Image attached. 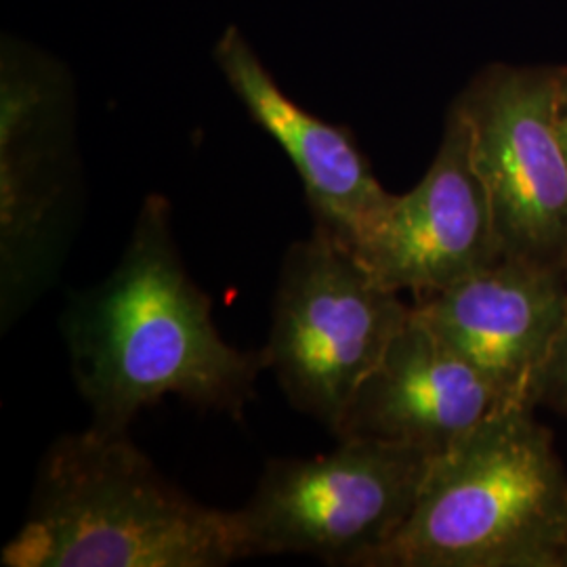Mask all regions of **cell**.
<instances>
[{"label":"cell","mask_w":567,"mask_h":567,"mask_svg":"<svg viewBox=\"0 0 567 567\" xmlns=\"http://www.w3.org/2000/svg\"><path fill=\"white\" fill-rule=\"evenodd\" d=\"M61 332L91 426L107 433H128L166 398L243 421L267 372L264 349L243 351L217 330L161 194L145 198L112 274L70 299Z\"/></svg>","instance_id":"obj_1"},{"label":"cell","mask_w":567,"mask_h":567,"mask_svg":"<svg viewBox=\"0 0 567 567\" xmlns=\"http://www.w3.org/2000/svg\"><path fill=\"white\" fill-rule=\"evenodd\" d=\"M503 259L567 269V163L555 68L496 63L454 100Z\"/></svg>","instance_id":"obj_7"},{"label":"cell","mask_w":567,"mask_h":567,"mask_svg":"<svg viewBox=\"0 0 567 567\" xmlns=\"http://www.w3.org/2000/svg\"><path fill=\"white\" fill-rule=\"evenodd\" d=\"M559 567H567V540L564 548H561V555H559Z\"/></svg>","instance_id":"obj_14"},{"label":"cell","mask_w":567,"mask_h":567,"mask_svg":"<svg viewBox=\"0 0 567 567\" xmlns=\"http://www.w3.org/2000/svg\"><path fill=\"white\" fill-rule=\"evenodd\" d=\"M412 313L465 358L503 404L534 405L538 377L566 322L567 269L501 259L416 299Z\"/></svg>","instance_id":"obj_9"},{"label":"cell","mask_w":567,"mask_h":567,"mask_svg":"<svg viewBox=\"0 0 567 567\" xmlns=\"http://www.w3.org/2000/svg\"><path fill=\"white\" fill-rule=\"evenodd\" d=\"M353 255L386 290L412 292L414 301L503 259L484 185L471 163L465 124L452 107L425 177L393 198Z\"/></svg>","instance_id":"obj_8"},{"label":"cell","mask_w":567,"mask_h":567,"mask_svg":"<svg viewBox=\"0 0 567 567\" xmlns=\"http://www.w3.org/2000/svg\"><path fill=\"white\" fill-rule=\"evenodd\" d=\"M555 126L567 163V65L555 68Z\"/></svg>","instance_id":"obj_13"},{"label":"cell","mask_w":567,"mask_h":567,"mask_svg":"<svg viewBox=\"0 0 567 567\" xmlns=\"http://www.w3.org/2000/svg\"><path fill=\"white\" fill-rule=\"evenodd\" d=\"M234 511L173 484L128 433L89 426L47 447L4 567H224L243 561Z\"/></svg>","instance_id":"obj_2"},{"label":"cell","mask_w":567,"mask_h":567,"mask_svg":"<svg viewBox=\"0 0 567 567\" xmlns=\"http://www.w3.org/2000/svg\"><path fill=\"white\" fill-rule=\"evenodd\" d=\"M540 404L567 416V316L534 389V405Z\"/></svg>","instance_id":"obj_12"},{"label":"cell","mask_w":567,"mask_h":567,"mask_svg":"<svg viewBox=\"0 0 567 567\" xmlns=\"http://www.w3.org/2000/svg\"><path fill=\"white\" fill-rule=\"evenodd\" d=\"M410 313L412 305L377 282L347 246L313 227L284 252L267 372L295 410L334 435Z\"/></svg>","instance_id":"obj_4"},{"label":"cell","mask_w":567,"mask_h":567,"mask_svg":"<svg viewBox=\"0 0 567 567\" xmlns=\"http://www.w3.org/2000/svg\"><path fill=\"white\" fill-rule=\"evenodd\" d=\"M431 458L358 437L322 456L269 458L248 503L234 511L244 559L307 555L364 567L410 517Z\"/></svg>","instance_id":"obj_5"},{"label":"cell","mask_w":567,"mask_h":567,"mask_svg":"<svg viewBox=\"0 0 567 567\" xmlns=\"http://www.w3.org/2000/svg\"><path fill=\"white\" fill-rule=\"evenodd\" d=\"M74 103L60 68L4 51L0 86V324L55 280L76 217Z\"/></svg>","instance_id":"obj_6"},{"label":"cell","mask_w":567,"mask_h":567,"mask_svg":"<svg viewBox=\"0 0 567 567\" xmlns=\"http://www.w3.org/2000/svg\"><path fill=\"white\" fill-rule=\"evenodd\" d=\"M501 405L494 386L410 313L355 391L334 437L374 440L437 456Z\"/></svg>","instance_id":"obj_11"},{"label":"cell","mask_w":567,"mask_h":567,"mask_svg":"<svg viewBox=\"0 0 567 567\" xmlns=\"http://www.w3.org/2000/svg\"><path fill=\"white\" fill-rule=\"evenodd\" d=\"M567 471L534 405L505 404L431 458L416 505L364 567H559Z\"/></svg>","instance_id":"obj_3"},{"label":"cell","mask_w":567,"mask_h":567,"mask_svg":"<svg viewBox=\"0 0 567 567\" xmlns=\"http://www.w3.org/2000/svg\"><path fill=\"white\" fill-rule=\"evenodd\" d=\"M213 58L250 118L295 166L313 227L353 252L385 217L395 194L374 177L351 131L290 100L238 28L225 30Z\"/></svg>","instance_id":"obj_10"}]
</instances>
